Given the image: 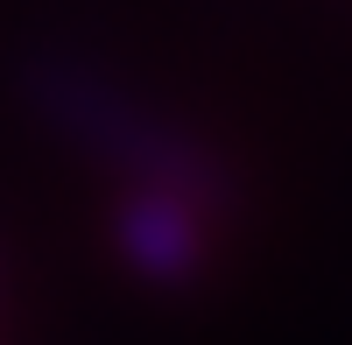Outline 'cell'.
Wrapping results in <instances>:
<instances>
[{
  "mask_svg": "<svg viewBox=\"0 0 352 345\" xmlns=\"http://www.w3.org/2000/svg\"><path fill=\"white\" fill-rule=\"evenodd\" d=\"M28 106H36L78 155L106 162L113 177H127V183H141V190L190 197V205L212 212V219L232 212V169L204 148L184 120L155 113L141 92H127V85L106 78L99 64L43 56V64L28 71Z\"/></svg>",
  "mask_w": 352,
  "mask_h": 345,
  "instance_id": "obj_1",
  "label": "cell"
},
{
  "mask_svg": "<svg viewBox=\"0 0 352 345\" xmlns=\"http://www.w3.org/2000/svg\"><path fill=\"white\" fill-rule=\"evenodd\" d=\"M113 254H120L127 275L155 282V289H190L197 275H212L219 219L197 212L190 197L127 183V197L113 205Z\"/></svg>",
  "mask_w": 352,
  "mask_h": 345,
  "instance_id": "obj_2",
  "label": "cell"
}]
</instances>
